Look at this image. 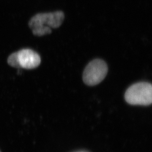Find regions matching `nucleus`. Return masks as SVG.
<instances>
[{"label": "nucleus", "mask_w": 152, "mask_h": 152, "mask_svg": "<svg viewBox=\"0 0 152 152\" xmlns=\"http://www.w3.org/2000/svg\"><path fill=\"white\" fill-rule=\"evenodd\" d=\"M41 58L36 52L30 49H23L12 53L7 59L10 66L23 69H35L40 65Z\"/></svg>", "instance_id": "7ed1b4c3"}, {"label": "nucleus", "mask_w": 152, "mask_h": 152, "mask_svg": "<svg viewBox=\"0 0 152 152\" xmlns=\"http://www.w3.org/2000/svg\"><path fill=\"white\" fill-rule=\"evenodd\" d=\"M125 98L129 104L150 105L152 102V84L144 82L134 84L127 89Z\"/></svg>", "instance_id": "f03ea898"}, {"label": "nucleus", "mask_w": 152, "mask_h": 152, "mask_svg": "<svg viewBox=\"0 0 152 152\" xmlns=\"http://www.w3.org/2000/svg\"><path fill=\"white\" fill-rule=\"evenodd\" d=\"M108 72L106 63L101 59H95L90 62L84 71L83 79L89 86H95L101 83Z\"/></svg>", "instance_id": "20e7f679"}, {"label": "nucleus", "mask_w": 152, "mask_h": 152, "mask_svg": "<svg viewBox=\"0 0 152 152\" xmlns=\"http://www.w3.org/2000/svg\"><path fill=\"white\" fill-rule=\"evenodd\" d=\"M65 18L63 12L38 13L29 22V27L34 36L41 37L51 33L52 29L59 28Z\"/></svg>", "instance_id": "f257e3e1"}, {"label": "nucleus", "mask_w": 152, "mask_h": 152, "mask_svg": "<svg viewBox=\"0 0 152 152\" xmlns=\"http://www.w3.org/2000/svg\"><path fill=\"white\" fill-rule=\"evenodd\" d=\"M85 152V151H79V152Z\"/></svg>", "instance_id": "39448f33"}, {"label": "nucleus", "mask_w": 152, "mask_h": 152, "mask_svg": "<svg viewBox=\"0 0 152 152\" xmlns=\"http://www.w3.org/2000/svg\"></svg>", "instance_id": "423d86ee"}]
</instances>
